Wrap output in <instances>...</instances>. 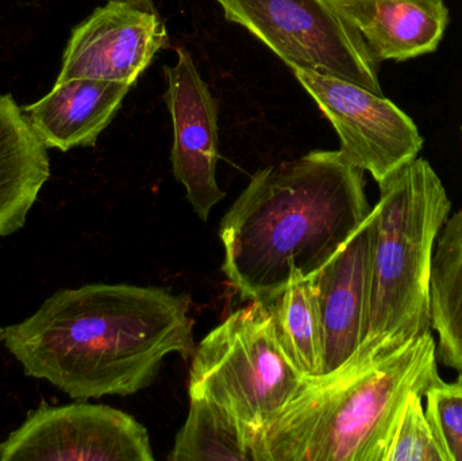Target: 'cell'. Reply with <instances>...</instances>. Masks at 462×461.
I'll use <instances>...</instances> for the list:
<instances>
[{"instance_id":"ba28073f","label":"cell","mask_w":462,"mask_h":461,"mask_svg":"<svg viewBox=\"0 0 462 461\" xmlns=\"http://www.w3.org/2000/svg\"><path fill=\"white\" fill-rule=\"evenodd\" d=\"M148 430L105 405L41 406L5 441L3 461H153Z\"/></svg>"},{"instance_id":"8992f818","label":"cell","mask_w":462,"mask_h":461,"mask_svg":"<svg viewBox=\"0 0 462 461\" xmlns=\"http://www.w3.org/2000/svg\"><path fill=\"white\" fill-rule=\"evenodd\" d=\"M291 69L336 76L383 95L379 62L363 35L328 0H217Z\"/></svg>"},{"instance_id":"e0dca14e","label":"cell","mask_w":462,"mask_h":461,"mask_svg":"<svg viewBox=\"0 0 462 461\" xmlns=\"http://www.w3.org/2000/svg\"><path fill=\"white\" fill-rule=\"evenodd\" d=\"M253 433L208 398H189V411L176 435L171 461H254Z\"/></svg>"},{"instance_id":"44dd1931","label":"cell","mask_w":462,"mask_h":461,"mask_svg":"<svg viewBox=\"0 0 462 461\" xmlns=\"http://www.w3.org/2000/svg\"><path fill=\"white\" fill-rule=\"evenodd\" d=\"M3 456H5V443H0V461H3Z\"/></svg>"},{"instance_id":"5bb4252c","label":"cell","mask_w":462,"mask_h":461,"mask_svg":"<svg viewBox=\"0 0 462 461\" xmlns=\"http://www.w3.org/2000/svg\"><path fill=\"white\" fill-rule=\"evenodd\" d=\"M46 146L10 95H0V237L26 222L51 175Z\"/></svg>"},{"instance_id":"7402d4cb","label":"cell","mask_w":462,"mask_h":461,"mask_svg":"<svg viewBox=\"0 0 462 461\" xmlns=\"http://www.w3.org/2000/svg\"><path fill=\"white\" fill-rule=\"evenodd\" d=\"M0 338H3V330L0 329Z\"/></svg>"},{"instance_id":"ffe728a7","label":"cell","mask_w":462,"mask_h":461,"mask_svg":"<svg viewBox=\"0 0 462 461\" xmlns=\"http://www.w3.org/2000/svg\"><path fill=\"white\" fill-rule=\"evenodd\" d=\"M118 2L129 3L140 10L148 11V13H157L156 5L153 0H118Z\"/></svg>"},{"instance_id":"9c48e42d","label":"cell","mask_w":462,"mask_h":461,"mask_svg":"<svg viewBox=\"0 0 462 461\" xmlns=\"http://www.w3.org/2000/svg\"><path fill=\"white\" fill-rule=\"evenodd\" d=\"M175 64L164 68L173 124L172 168L187 199L202 221L225 198L217 181L219 159L218 107L192 54L179 48Z\"/></svg>"},{"instance_id":"7a4b0ae2","label":"cell","mask_w":462,"mask_h":461,"mask_svg":"<svg viewBox=\"0 0 462 461\" xmlns=\"http://www.w3.org/2000/svg\"><path fill=\"white\" fill-rule=\"evenodd\" d=\"M372 210L364 171L341 151L269 165L222 219V271L245 300L271 302L322 270Z\"/></svg>"},{"instance_id":"30bf717a","label":"cell","mask_w":462,"mask_h":461,"mask_svg":"<svg viewBox=\"0 0 462 461\" xmlns=\"http://www.w3.org/2000/svg\"><path fill=\"white\" fill-rule=\"evenodd\" d=\"M167 43L159 14L110 0L73 30L57 81L84 78L134 86Z\"/></svg>"},{"instance_id":"d6986e66","label":"cell","mask_w":462,"mask_h":461,"mask_svg":"<svg viewBox=\"0 0 462 461\" xmlns=\"http://www.w3.org/2000/svg\"><path fill=\"white\" fill-rule=\"evenodd\" d=\"M425 413L450 461H462V375L439 381L425 394Z\"/></svg>"},{"instance_id":"9a60e30c","label":"cell","mask_w":462,"mask_h":461,"mask_svg":"<svg viewBox=\"0 0 462 461\" xmlns=\"http://www.w3.org/2000/svg\"><path fill=\"white\" fill-rule=\"evenodd\" d=\"M431 329L437 356L462 375V210L448 218L437 238L430 275Z\"/></svg>"},{"instance_id":"2e32d148","label":"cell","mask_w":462,"mask_h":461,"mask_svg":"<svg viewBox=\"0 0 462 461\" xmlns=\"http://www.w3.org/2000/svg\"><path fill=\"white\" fill-rule=\"evenodd\" d=\"M280 348L304 378L325 375V340L317 290L301 279L266 303Z\"/></svg>"},{"instance_id":"ac0fdd59","label":"cell","mask_w":462,"mask_h":461,"mask_svg":"<svg viewBox=\"0 0 462 461\" xmlns=\"http://www.w3.org/2000/svg\"><path fill=\"white\" fill-rule=\"evenodd\" d=\"M423 398L414 392L404 403L384 461H450L426 417Z\"/></svg>"},{"instance_id":"277c9868","label":"cell","mask_w":462,"mask_h":461,"mask_svg":"<svg viewBox=\"0 0 462 461\" xmlns=\"http://www.w3.org/2000/svg\"><path fill=\"white\" fill-rule=\"evenodd\" d=\"M379 187L371 311L358 348L368 354L393 351L430 332L431 262L452 208L441 179L418 157Z\"/></svg>"},{"instance_id":"8fae6325","label":"cell","mask_w":462,"mask_h":461,"mask_svg":"<svg viewBox=\"0 0 462 461\" xmlns=\"http://www.w3.org/2000/svg\"><path fill=\"white\" fill-rule=\"evenodd\" d=\"M374 238L372 210L344 248L311 278L322 317L325 375L342 367L365 340L371 311Z\"/></svg>"},{"instance_id":"5b68a950","label":"cell","mask_w":462,"mask_h":461,"mask_svg":"<svg viewBox=\"0 0 462 461\" xmlns=\"http://www.w3.org/2000/svg\"><path fill=\"white\" fill-rule=\"evenodd\" d=\"M303 381L280 348L268 305L250 302L200 341L189 392L218 403L254 435L273 421Z\"/></svg>"},{"instance_id":"3957f363","label":"cell","mask_w":462,"mask_h":461,"mask_svg":"<svg viewBox=\"0 0 462 461\" xmlns=\"http://www.w3.org/2000/svg\"><path fill=\"white\" fill-rule=\"evenodd\" d=\"M441 381L431 332L385 354L356 352L304 378L273 421L253 435L254 461H384L410 395Z\"/></svg>"},{"instance_id":"52a82bcc","label":"cell","mask_w":462,"mask_h":461,"mask_svg":"<svg viewBox=\"0 0 462 461\" xmlns=\"http://www.w3.org/2000/svg\"><path fill=\"white\" fill-rule=\"evenodd\" d=\"M293 75L333 124L339 151L377 184L422 151L423 138L412 119L383 95L315 70L293 69Z\"/></svg>"},{"instance_id":"6da1fadb","label":"cell","mask_w":462,"mask_h":461,"mask_svg":"<svg viewBox=\"0 0 462 461\" xmlns=\"http://www.w3.org/2000/svg\"><path fill=\"white\" fill-rule=\"evenodd\" d=\"M191 300L159 287L87 284L60 290L3 340L32 378L78 400L135 394L165 357L194 354Z\"/></svg>"},{"instance_id":"7c38bea8","label":"cell","mask_w":462,"mask_h":461,"mask_svg":"<svg viewBox=\"0 0 462 461\" xmlns=\"http://www.w3.org/2000/svg\"><path fill=\"white\" fill-rule=\"evenodd\" d=\"M133 87L97 78L56 81L48 95L22 111L46 148L67 152L92 146L116 118Z\"/></svg>"},{"instance_id":"4fadbf2b","label":"cell","mask_w":462,"mask_h":461,"mask_svg":"<svg viewBox=\"0 0 462 461\" xmlns=\"http://www.w3.org/2000/svg\"><path fill=\"white\" fill-rule=\"evenodd\" d=\"M328 2L360 32L379 64L433 53L449 23V11L442 0Z\"/></svg>"}]
</instances>
